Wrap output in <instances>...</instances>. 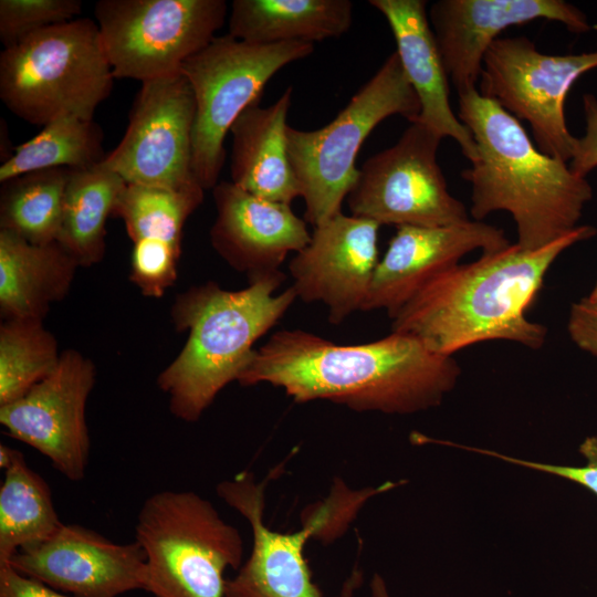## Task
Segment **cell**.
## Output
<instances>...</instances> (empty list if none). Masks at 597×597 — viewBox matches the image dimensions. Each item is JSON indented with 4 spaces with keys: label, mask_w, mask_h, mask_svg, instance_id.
Returning <instances> with one entry per match:
<instances>
[{
    "label": "cell",
    "mask_w": 597,
    "mask_h": 597,
    "mask_svg": "<svg viewBox=\"0 0 597 597\" xmlns=\"http://www.w3.org/2000/svg\"><path fill=\"white\" fill-rule=\"evenodd\" d=\"M596 233L593 226H579L537 250L514 243L457 264L430 280L391 317V331L411 335L446 356L493 339L538 349L547 329L530 321L526 311L555 260Z\"/></svg>",
    "instance_id": "2"
},
{
    "label": "cell",
    "mask_w": 597,
    "mask_h": 597,
    "mask_svg": "<svg viewBox=\"0 0 597 597\" xmlns=\"http://www.w3.org/2000/svg\"><path fill=\"white\" fill-rule=\"evenodd\" d=\"M8 565L72 597H117L146 585L145 554L135 540L116 543L78 524L63 523Z\"/></svg>",
    "instance_id": "15"
},
{
    "label": "cell",
    "mask_w": 597,
    "mask_h": 597,
    "mask_svg": "<svg viewBox=\"0 0 597 597\" xmlns=\"http://www.w3.org/2000/svg\"><path fill=\"white\" fill-rule=\"evenodd\" d=\"M441 137L415 122L392 146L369 157L347 195L353 216L380 226L444 227L471 220L437 160Z\"/></svg>",
    "instance_id": "11"
},
{
    "label": "cell",
    "mask_w": 597,
    "mask_h": 597,
    "mask_svg": "<svg viewBox=\"0 0 597 597\" xmlns=\"http://www.w3.org/2000/svg\"><path fill=\"white\" fill-rule=\"evenodd\" d=\"M567 331L578 348L597 357V303L587 297L575 302L570 307Z\"/></svg>",
    "instance_id": "34"
},
{
    "label": "cell",
    "mask_w": 597,
    "mask_h": 597,
    "mask_svg": "<svg viewBox=\"0 0 597 597\" xmlns=\"http://www.w3.org/2000/svg\"><path fill=\"white\" fill-rule=\"evenodd\" d=\"M61 354L43 320H4L0 325V406L23 397L51 375Z\"/></svg>",
    "instance_id": "29"
},
{
    "label": "cell",
    "mask_w": 597,
    "mask_h": 597,
    "mask_svg": "<svg viewBox=\"0 0 597 597\" xmlns=\"http://www.w3.org/2000/svg\"><path fill=\"white\" fill-rule=\"evenodd\" d=\"M135 541L145 554V590L154 597H226V570L242 565L239 531L193 491L150 494L137 514Z\"/></svg>",
    "instance_id": "6"
},
{
    "label": "cell",
    "mask_w": 597,
    "mask_h": 597,
    "mask_svg": "<svg viewBox=\"0 0 597 597\" xmlns=\"http://www.w3.org/2000/svg\"><path fill=\"white\" fill-rule=\"evenodd\" d=\"M0 597H72L28 577L10 565L0 566Z\"/></svg>",
    "instance_id": "35"
},
{
    "label": "cell",
    "mask_w": 597,
    "mask_h": 597,
    "mask_svg": "<svg viewBox=\"0 0 597 597\" xmlns=\"http://www.w3.org/2000/svg\"><path fill=\"white\" fill-rule=\"evenodd\" d=\"M181 248L156 241L134 242L129 280L144 296L161 297L177 280Z\"/></svg>",
    "instance_id": "31"
},
{
    "label": "cell",
    "mask_w": 597,
    "mask_h": 597,
    "mask_svg": "<svg viewBox=\"0 0 597 597\" xmlns=\"http://www.w3.org/2000/svg\"><path fill=\"white\" fill-rule=\"evenodd\" d=\"M458 117L472 133L476 157L461 177L471 185L472 220L507 211L524 250H537L579 226L593 198L586 177L543 154L519 119L478 88L458 95Z\"/></svg>",
    "instance_id": "3"
},
{
    "label": "cell",
    "mask_w": 597,
    "mask_h": 597,
    "mask_svg": "<svg viewBox=\"0 0 597 597\" xmlns=\"http://www.w3.org/2000/svg\"><path fill=\"white\" fill-rule=\"evenodd\" d=\"M82 4L80 0H1L0 41L10 48L42 29L74 20Z\"/></svg>",
    "instance_id": "30"
},
{
    "label": "cell",
    "mask_w": 597,
    "mask_h": 597,
    "mask_svg": "<svg viewBox=\"0 0 597 597\" xmlns=\"http://www.w3.org/2000/svg\"><path fill=\"white\" fill-rule=\"evenodd\" d=\"M585 134L576 137L569 169L583 177L597 167V97L593 93L583 95Z\"/></svg>",
    "instance_id": "33"
},
{
    "label": "cell",
    "mask_w": 597,
    "mask_h": 597,
    "mask_svg": "<svg viewBox=\"0 0 597 597\" xmlns=\"http://www.w3.org/2000/svg\"><path fill=\"white\" fill-rule=\"evenodd\" d=\"M242 471L220 482L218 495L249 523L252 548L238 574L227 579L226 597H322L304 555L307 540L324 528L317 516L298 532L271 530L264 521L266 481ZM362 574L354 573L345 583L342 597H352Z\"/></svg>",
    "instance_id": "14"
},
{
    "label": "cell",
    "mask_w": 597,
    "mask_h": 597,
    "mask_svg": "<svg viewBox=\"0 0 597 597\" xmlns=\"http://www.w3.org/2000/svg\"><path fill=\"white\" fill-rule=\"evenodd\" d=\"M371 597H390L387 585L383 577L378 574L373 576L370 582Z\"/></svg>",
    "instance_id": "36"
},
{
    "label": "cell",
    "mask_w": 597,
    "mask_h": 597,
    "mask_svg": "<svg viewBox=\"0 0 597 597\" xmlns=\"http://www.w3.org/2000/svg\"><path fill=\"white\" fill-rule=\"evenodd\" d=\"M224 0H100V39L115 78L142 83L179 72L227 19Z\"/></svg>",
    "instance_id": "9"
},
{
    "label": "cell",
    "mask_w": 597,
    "mask_h": 597,
    "mask_svg": "<svg viewBox=\"0 0 597 597\" xmlns=\"http://www.w3.org/2000/svg\"><path fill=\"white\" fill-rule=\"evenodd\" d=\"M196 103L179 72L142 83L119 144L103 163L127 184L181 189L192 172Z\"/></svg>",
    "instance_id": "12"
},
{
    "label": "cell",
    "mask_w": 597,
    "mask_h": 597,
    "mask_svg": "<svg viewBox=\"0 0 597 597\" xmlns=\"http://www.w3.org/2000/svg\"><path fill=\"white\" fill-rule=\"evenodd\" d=\"M114 75L96 21L74 19L42 29L0 54V97L33 125L63 116L94 119Z\"/></svg>",
    "instance_id": "5"
},
{
    "label": "cell",
    "mask_w": 597,
    "mask_h": 597,
    "mask_svg": "<svg viewBox=\"0 0 597 597\" xmlns=\"http://www.w3.org/2000/svg\"><path fill=\"white\" fill-rule=\"evenodd\" d=\"M451 446L464 450H467L468 448L469 451L496 458L505 462L521 465L531 470L557 475L559 478L578 483L597 495V436L586 438L579 446V452L586 459V464L582 467L534 462L510 457L488 449H480L454 443H451Z\"/></svg>",
    "instance_id": "32"
},
{
    "label": "cell",
    "mask_w": 597,
    "mask_h": 597,
    "mask_svg": "<svg viewBox=\"0 0 597 597\" xmlns=\"http://www.w3.org/2000/svg\"><path fill=\"white\" fill-rule=\"evenodd\" d=\"M419 113V100L395 51L331 123L314 130L289 125L287 156L305 203L304 220L315 227L342 211L358 176L356 157L379 123L392 115L413 123Z\"/></svg>",
    "instance_id": "7"
},
{
    "label": "cell",
    "mask_w": 597,
    "mask_h": 597,
    "mask_svg": "<svg viewBox=\"0 0 597 597\" xmlns=\"http://www.w3.org/2000/svg\"><path fill=\"white\" fill-rule=\"evenodd\" d=\"M212 196L211 245L249 279L277 271L290 252H300L311 240L306 221L291 205L260 199L232 181L218 182Z\"/></svg>",
    "instance_id": "19"
},
{
    "label": "cell",
    "mask_w": 597,
    "mask_h": 597,
    "mask_svg": "<svg viewBox=\"0 0 597 597\" xmlns=\"http://www.w3.org/2000/svg\"><path fill=\"white\" fill-rule=\"evenodd\" d=\"M284 279L280 270L272 271L250 277L239 291L207 282L176 297L171 321L178 332H188V338L157 378L174 417L198 421L218 394L238 380L255 350L253 344L297 298L292 286L276 293Z\"/></svg>",
    "instance_id": "4"
},
{
    "label": "cell",
    "mask_w": 597,
    "mask_h": 597,
    "mask_svg": "<svg viewBox=\"0 0 597 597\" xmlns=\"http://www.w3.org/2000/svg\"><path fill=\"white\" fill-rule=\"evenodd\" d=\"M71 169L31 171L2 184L0 229L33 244L56 241Z\"/></svg>",
    "instance_id": "27"
},
{
    "label": "cell",
    "mask_w": 597,
    "mask_h": 597,
    "mask_svg": "<svg viewBox=\"0 0 597 597\" xmlns=\"http://www.w3.org/2000/svg\"><path fill=\"white\" fill-rule=\"evenodd\" d=\"M378 261L363 311L385 310L392 317L421 287L461 258L506 249L504 231L484 221L469 220L444 227H396Z\"/></svg>",
    "instance_id": "18"
},
{
    "label": "cell",
    "mask_w": 597,
    "mask_h": 597,
    "mask_svg": "<svg viewBox=\"0 0 597 597\" xmlns=\"http://www.w3.org/2000/svg\"><path fill=\"white\" fill-rule=\"evenodd\" d=\"M428 19L458 95L476 88L488 49L510 27L544 19L573 33L593 29L586 14L564 0H438Z\"/></svg>",
    "instance_id": "17"
},
{
    "label": "cell",
    "mask_w": 597,
    "mask_h": 597,
    "mask_svg": "<svg viewBox=\"0 0 597 597\" xmlns=\"http://www.w3.org/2000/svg\"><path fill=\"white\" fill-rule=\"evenodd\" d=\"M460 376L453 356L402 333L337 345L302 329L275 332L238 378L282 388L295 402L328 400L355 411L410 415L439 406Z\"/></svg>",
    "instance_id": "1"
},
{
    "label": "cell",
    "mask_w": 597,
    "mask_h": 597,
    "mask_svg": "<svg viewBox=\"0 0 597 597\" xmlns=\"http://www.w3.org/2000/svg\"><path fill=\"white\" fill-rule=\"evenodd\" d=\"M0 566L20 549L51 536L63 523L45 480L32 470L22 452L1 443Z\"/></svg>",
    "instance_id": "24"
},
{
    "label": "cell",
    "mask_w": 597,
    "mask_h": 597,
    "mask_svg": "<svg viewBox=\"0 0 597 597\" xmlns=\"http://www.w3.org/2000/svg\"><path fill=\"white\" fill-rule=\"evenodd\" d=\"M597 69V50L553 55L526 36H500L488 49L479 93L530 124L535 146L569 163L576 137L566 124L565 102L575 82Z\"/></svg>",
    "instance_id": "10"
},
{
    "label": "cell",
    "mask_w": 597,
    "mask_h": 597,
    "mask_svg": "<svg viewBox=\"0 0 597 597\" xmlns=\"http://www.w3.org/2000/svg\"><path fill=\"white\" fill-rule=\"evenodd\" d=\"M96 381L94 363L65 349L55 370L15 401L0 406L10 437L48 458L71 481L85 478L91 440L86 404Z\"/></svg>",
    "instance_id": "13"
},
{
    "label": "cell",
    "mask_w": 597,
    "mask_h": 597,
    "mask_svg": "<svg viewBox=\"0 0 597 597\" xmlns=\"http://www.w3.org/2000/svg\"><path fill=\"white\" fill-rule=\"evenodd\" d=\"M104 134L94 119L63 116L43 126L28 142L12 148L1 163L0 182L43 169H86L102 163Z\"/></svg>",
    "instance_id": "26"
},
{
    "label": "cell",
    "mask_w": 597,
    "mask_h": 597,
    "mask_svg": "<svg viewBox=\"0 0 597 597\" xmlns=\"http://www.w3.org/2000/svg\"><path fill=\"white\" fill-rule=\"evenodd\" d=\"M593 30L596 32V40H597V23L593 24Z\"/></svg>",
    "instance_id": "38"
},
{
    "label": "cell",
    "mask_w": 597,
    "mask_h": 597,
    "mask_svg": "<svg viewBox=\"0 0 597 597\" xmlns=\"http://www.w3.org/2000/svg\"><path fill=\"white\" fill-rule=\"evenodd\" d=\"M126 181L103 161L86 169H71L56 241L78 266L100 263L105 254L106 220Z\"/></svg>",
    "instance_id": "25"
},
{
    "label": "cell",
    "mask_w": 597,
    "mask_h": 597,
    "mask_svg": "<svg viewBox=\"0 0 597 597\" xmlns=\"http://www.w3.org/2000/svg\"><path fill=\"white\" fill-rule=\"evenodd\" d=\"M203 195L200 185L168 189L126 184L113 216L123 220L133 243L156 241L181 248L184 226Z\"/></svg>",
    "instance_id": "28"
},
{
    "label": "cell",
    "mask_w": 597,
    "mask_h": 597,
    "mask_svg": "<svg viewBox=\"0 0 597 597\" xmlns=\"http://www.w3.org/2000/svg\"><path fill=\"white\" fill-rule=\"evenodd\" d=\"M78 264L57 242L33 244L0 229V314L43 320L69 294Z\"/></svg>",
    "instance_id": "22"
},
{
    "label": "cell",
    "mask_w": 597,
    "mask_h": 597,
    "mask_svg": "<svg viewBox=\"0 0 597 597\" xmlns=\"http://www.w3.org/2000/svg\"><path fill=\"white\" fill-rule=\"evenodd\" d=\"M291 102L290 86L270 106H249L230 129L231 181L260 199L287 205L300 197L286 148Z\"/></svg>",
    "instance_id": "21"
},
{
    "label": "cell",
    "mask_w": 597,
    "mask_h": 597,
    "mask_svg": "<svg viewBox=\"0 0 597 597\" xmlns=\"http://www.w3.org/2000/svg\"><path fill=\"white\" fill-rule=\"evenodd\" d=\"M314 44L249 43L230 34L216 36L187 59L180 73L193 93L192 172L213 189L226 159L224 138L237 118L259 103L266 83L285 65L311 55Z\"/></svg>",
    "instance_id": "8"
},
{
    "label": "cell",
    "mask_w": 597,
    "mask_h": 597,
    "mask_svg": "<svg viewBox=\"0 0 597 597\" xmlns=\"http://www.w3.org/2000/svg\"><path fill=\"white\" fill-rule=\"evenodd\" d=\"M380 227L342 211L315 226L307 245L289 264L297 297L324 303L335 325L363 311L379 261Z\"/></svg>",
    "instance_id": "16"
},
{
    "label": "cell",
    "mask_w": 597,
    "mask_h": 597,
    "mask_svg": "<svg viewBox=\"0 0 597 597\" xmlns=\"http://www.w3.org/2000/svg\"><path fill=\"white\" fill-rule=\"evenodd\" d=\"M353 14L349 0H234L228 34L256 44H314L346 33Z\"/></svg>",
    "instance_id": "23"
},
{
    "label": "cell",
    "mask_w": 597,
    "mask_h": 597,
    "mask_svg": "<svg viewBox=\"0 0 597 597\" xmlns=\"http://www.w3.org/2000/svg\"><path fill=\"white\" fill-rule=\"evenodd\" d=\"M369 4L385 17L394 34L396 53L420 103L416 122L441 138L455 140L463 156L473 161L476 146L450 105L449 77L429 23L427 1L370 0Z\"/></svg>",
    "instance_id": "20"
},
{
    "label": "cell",
    "mask_w": 597,
    "mask_h": 597,
    "mask_svg": "<svg viewBox=\"0 0 597 597\" xmlns=\"http://www.w3.org/2000/svg\"><path fill=\"white\" fill-rule=\"evenodd\" d=\"M587 298L593 303H597V283L595 284Z\"/></svg>",
    "instance_id": "37"
}]
</instances>
